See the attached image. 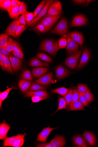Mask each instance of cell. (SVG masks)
Listing matches in <instances>:
<instances>
[{
    "label": "cell",
    "mask_w": 98,
    "mask_h": 147,
    "mask_svg": "<svg viewBox=\"0 0 98 147\" xmlns=\"http://www.w3.org/2000/svg\"><path fill=\"white\" fill-rule=\"evenodd\" d=\"M53 0L46 1L43 7L38 15L30 23L28 24L27 27H32L36 25L39 21L47 14L49 8L54 2Z\"/></svg>",
    "instance_id": "1"
},
{
    "label": "cell",
    "mask_w": 98,
    "mask_h": 147,
    "mask_svg": "<svg viewBox=\"0 0 98 147\" xmlns=\"http://www.w3.org/2000/svg\"><path fill=\"white\" fill-rule=\"evenodd\" d=\"M68 30V21L65 18H62L52 30L51 33L62 36L67 33Z\"/></svg>",
    "instance_id": "2"
},
{
    "label": "cell",
    "mask_w": 98,
    "mask_h": 147,
    "mask_svg": "<svg viewBox=\"0 0 98 147\" xmlns=\"http://www.w3.org/2000/svg\"><path fill=\"white\" fill-rule=\"evenodd\" d=\"M60 16H51L46 15L37 24L38 25L43 24L45 27L44 33H45L50 30L53 25L59 19Z\"/></svg>",
    "instance_id": "3"
},
{
    "label": "cell",
    "mask_w": 98,
    "mask_h": 147,
    "mask_svg": "<svg viewBox=\"0 0 98 147\" xmlns=\"http://www.w3.org/2000/svg\"><path fill=\"white\" fill-rule=\"evenodd\" d=\"M81 50L66 58L64 62L65 64L69 68L75 69L77 66L79 59L81 55Z\"/></svg>",
    "instance_id": "4"
},
{
    "label": "cell",
    "mask_w": 98,
    "mask_h": 147,
    "mask_svg": "<svg viewBox=\"0 0 98 147\" xmlns=\"http://www.w3.org/2000/svg\"><path fill=\"white\" fill-rule=\"evenodd\" d=\"M62 12V4L59 1H55L50 6L46 15L51 16H60Z\"/></svg>",
    "instance_id": "5"
},
{
    "label": "cell",
    "mask_w": 98,
    "mask_h": 147,
    "mask_svg": "<svg viewBox=\"0 0 98 147\" xmlns=\"http://www.w3.org/2000/svg\"><path fill=\"white\" fill-rule=\"evenodd\" d=\"M91 58V52L88 48L85 49L83 52L82 56L77 69H80L86 65Z\"/></svg>",
    "instance_id": "6"
},
{
    "label": "cell",
    "mask_w": 98,
    "mask_h": 147,
    "mask_svg": "<svg viewBox=\"0 0 98 147\" xmlns=\"http://www.w3.org/2000/svg\"><path fill=\"white\" fill-rule=\"evenodd\" d=\"M53 81V74L52 73L50 72L36 80L34 83L42 86H48Z\"/></svg>",
    "instance_id": "7"
},
{
    "label": "cell",
    "mask_w": 98,
    "mask_h": 147,
    "mask_svg": "<svg viewBox=\"0 0 98 147\" xmlns=\"http://www.w3.org/2000/svg\"><path fill=\"white\" fill-rule=\"evenodd\" d=\"M79 46L78 44L70 37L68 39V44L66 47L68 55L70 56L78 51Z\"/></svg>",
    "instance_id": "8"
},
{
    "label": "cell",
    "mask_w": 98,
    "mask_h": 147,
    "mask_svg": "<svg viewBox=\"0 0 98 147\" xmlns=\"http://www.w3.org/2000/svg\"><path fill=\"white\" fill-rule=\"evenodd\" d=\"M88 22V19L84 16L79 15L73 19L71 26L72 27L83 26L87 24Z\"/></svg>",
    "instance_id": "9"
},
{
    "label": "cell",
    "mask_w": 98,
    "mask_h": 147,
    "mask_svg": "<svg viewBox=\"0 0 98 147\" xmlns=\"http://www.w3.org/2000/svg\"><path fill=\"white\" fill-rule=\"evenodd\" d=\"M58 128H52L50 126L44 128L38 135L37 141L40 142H46L47 141L48 137L50 135L51 132L53 130Z\"/></svg>",
    "instance_id": "10"
},
{
    "label": "cell",
    "mask_w": 98,
    "mask_h": 147,
    "mask_svg": "<svg viewBox=\"0 0 98 147\" xmlns=\"http://www.w3.org/2000/svg\"><path fill=\"white\" fill-rule=\"evenodd\" d=\"M33 96L42 98L47 100L49 97V94L46 90H41L36 91H30L26 93L24 97H30Z\"/></svg>",
    "instance_id": "11"
},
{
    "label": "cell",
    "mask_w": 98,
    "mask_h": 147,
    "mask_svg": "<svg viewBox=\"0 0 98 147\" xmlns=\"http://www.w3.org/2000/svg\"><path fill=\"white\" fill-rule=\"evenodd\" d=\"M20 24L18 20L12 22L8 26L6 30L5 34L8 36H13L16 38L15 33Z\"/></svg>",
    "instance_id": "12"
},
{
    "label": "cell",
    "mask_w": 98,
    "mask_h": 147,
    "mask_svg": "<svg viewBox=\"0 0 98 147\" xmlns=\"http://www.w3.org/2000/svg\"><path fill=\"white\" fill-rule=\"evenodd\" d=\"M11 64L14 72L19 71L21 68L22 62L17 57L13 55H10L9 56Z\"/></svg>",
    "instance_id": "13"
},
{
    "label": "cell",
    "mask_w": 98,
    "mask_h": 147,
    "mask_svg": "<svg viewBox=\"0 0 98 147\" xmlns=\"http://www.w3.org/2000/svg\"><path fill=\"white\" fill-rule=\"evenodd\" d=\"M56 77L58 79L65 78L70 74L69 70L62 65H59L57 67L55 70Z\"/></svg>",
    "instance_id": "14"
},
{
    "label": "cell",
    "mask_w": 98,
    "mask_h": 147,
    "mask_svg": "<svg viewBox=\"0 0 98 147\" xmlns=\"http://www.w3.org/2000/svg\"><path fill=\"white\" fill-rule=\"evenodd\" d=\"M50 143L52 147H62L65 145L66 142L64 137L56 135Z\"/></svg>",
    "instance_id": "15"
},
{
    "label": "cell",
    "mask_w": 98,
    "mask_h": 147,
    "mask_svg": "<svg viewBox=\"0 0 98 147\" xmlns=\"http://www.w3.org/2000/svg\"><path fill=\"white\" fill-rule=\"evenodd\" d=\"M82 136L85 142L90 146H94L96 144V138L95 135L92 133L86 131Z\"/></svg>",
    "instance_id": "16"
},
{
    "label": "cell",
    "mask_w": 98,
    "mask_h": 147,
    "mask_svg": "<svg viewBox=\"0 0 98 147\" xmlns=\"http://www.w3.org/2000/svg\"><path fill=\"white\" fill-rule=\"evenodd\" d=\"M26 133L24 134H19L13 137H8L7 136L4 140L3 147L8 146H13L15 141L19 138L25 136Z\"/></svg>",
    "instance_id": "17"
},
{
    "label": "cell",
    "mask_w": 98,
    "mask_h": 147,
    "mask_svg": "<svg viewBox=\"0 0 98 147\" xmlns=\"http://www.w3.org/2000/svg\"><path fill=\"white\" fill-rule=\"evenodd\" d=\"M69 36L70 37L78 44L81 46H82L84 42V38L81 33L78 32H73L70 33Z\"/></svg>",
    "instance_id": "18"
},
{
    "label": "cell",
    "mask_w": 98,
    "mask_h": 147,
    "mask_svg": "<svg viewBox=\"0 0 98 147\" xmlns=\"http://www.w3.org/2000/svg\"><path fill=\"white\" fill-rule=\"evenodd\" d=\"M11 127L5 122L0 125V139L4 140L7 136V133Z\"/></svg>",
    "instance_id": "19"
},
{
    "label": "cell",
    "mask_w": 98,
    "mask_h": 147,
    "mask_svg": "<svg viewBox=\"0 0 98 147\" xmlns=\"http://www.w3.org/2000/svg\"><path fill=\"white\" fill-rule=\"evenodd\" d=\"M72 141L74 144L77 145L78 147H88L85 140L80 135H78L73 137L72 138Z\"/></svg>",
    "instance_id": "20"
},
{
    "label": "cell",
    "mask_w": 98,
    "mask_h": 147,
    "mask_svg": "<svg viewBox=\"0 0 98 147\" xmlns=\"http://www.w3.org/2000/svg\"><path fill=\"white\" fill-rule=\"evenodd\" d=\"M32 83L31 81L20 80L19 82V86L21 91L26 92L31 86Z\"/></svg>",
    "instance_id": "21"
},
{
    "label": "cell",
    "mask_w": 98,
    "mask_h": 147,
    "mask_svg": "<svg viewBox=\"0 0 98 147\" xmlns=\"http://www.w3.org/2000/svg\"><path fill=\"white\" fill-rule=\"evenodd\" d=\"M3 56L5 71L11 74H13L14 71L12 67L9 57L8 56H5L3 55Z\"/></svg>",
    "instance_id": "22"
},
{
    "label": "cell",
    "mask_w": 98,
    "mask_h": 147,
    "mask_svg": "<svg viewBox=\"0 0 98 147\" xmlns=\"http://www.w3.org/2000/svg\"><path fill=\"white\" fill-rule=\"evenodd\" d=\"M48 71L49 69L46 68H37L32 70V73L34 77H39L45 74Z\"/></svg>",
    "instance_id": "23"
},
{
    "label": "cell",
    "mask_w": 98,
    "mask_h": 147,
    "mask_svg": "<svg viewBox=\"0 0 98 147\" xmlns=\"http://www.w3.org/2000/svg\"><path fill=\"white\" fill-rule=\"evenodd\" d=\"M85 111L84 106L79 100H78L71 106H69L67 108V111Z\"/></svg>",
    "instance_id": "24"
},
{
    "label": "cell",
    "mask_w": 98,
    "mask_h": 147,
    "mask_svg": "<svg viewBox=\"0 0 98 147\" xmlns=\"http://www.w3.org/2000/svg\"><path fill=\"white\" fill-rule=\"evenodd\" d=\"M30 65L32 67H48V64L43 62L40 60L34 58L32 59L30 61Z\"/></svg>",
    "instance_id": "25"
},
{
    "label": "cell",
    "mask_w": 98,
    "mask_h": 147,
    "mask_svg": "<svg viewBox=\"0 0 98 147\" xmlns=\"http://www.w3.org/2000/svg\"><path fill=\"white\" fill-rule=\"evenodd\" d=\"M21 2L19 1L17 5L9 13V18L14 20L17 19L19 15V7Z\"/></svg>",
    "instance_id": "26"
},
{
    "label": "cell",
    "mask_w": 98,
    "mask_h": 147,
    "mask_svg": "<svg viewBox=\"0 0 98 147\" xmlns=\"http://www.w3.org/2000/svg\"><path fill=\"white\" fill-rule=\"evenodd\" d=\"M58 49V44H56L52 46L43 48L41 50L44 51L52 55L55 56L56 55Z\"/></svg>",
    "instance_id": "27"
},
{
    "label": "cell",
    "mask_w": 98,
    "mask_h": 147,
    "mask_svg": "<svg viewBox=\"0 0 98 147\" xmlns=\"http://www.w3.org/2000/svg\"><path fill=\"white\" fill-rule=\"evenodd\" d=\"M57 44L56 41L52 39H48L45 40L41 43L40 47V49H41L52 46Z\"/></svg>",
    "instance_id": "28"
},
{
    "label": "cell",
    "mask_w": 98,
    "mask_h": 147,
    "mask_svg": "<svg viewBox=\"0 0 98 147\" xmlns=\"http://www.w3.org/2000/svg\"><path fill=\"white\" fill-rule=\"evenodd\" d=\"M11 5V0H1L0 7L1 9L7 12Z\"/></svg>",
    "instance_id": "29"
},
{
    "label": "cell",
    "mask_w": 98,
    "mask_h": 147,
    "mask_svg": "<svg viewBox=\"0 0 98 147\" xmlns=\"http://www.w3.org/2000/svg\"><path fill=\"white\" fill-rule=\"evenodd\" d=\"M69 89L64 87H61L56 89H53L51 92L53 93H57L59 95L64 96L67 94Z\"/></svg>",
    "instance_id": "30"
},
{
    "label": "cell",
    "mask_w": 98,
    "mask_h": 147,
    "mask_svg": "<svg viewBox=\"0 0 98 147\" xmlns=\"http://www.w3.org/2000/svg\"><path fill=\"white\" fill-rule=\"evenodd\" d=\"M8 41V35L2 34L0 35V47H6Z\"/></svg>",
    "instance_id": "31"
},
{
    "label": "cell",
    "mask_w": 98,
    "mask_h": 147,
    "mask_svg": "<svg viewBox=\"0 0 98 147\" xmlns=\"http://www.w3.org/2000/svg\"><path fill=\"white\" fill-rule=\"evenodd\" d=\"M73 91L72 89H70L69 90L66 94L64 96L66 103V108L67 109L72 101Z\"/></svg>",
    "instance_id": "32"
},
{
    "label": "cell",
    "mask_w": 98,
    "mask_h": 147,
    "mask_svg": "<svg viewBox=\"0 0 98 147\" xmlns=\"http://www.w3.org/2000/svg\"><path fill=\"white\" fill-rule=\"evenodd\" d=\"M46 89V88L43 86L36 84H33L30 87L29 89L26 92V93L30 91H36L44 90Z\"/></svg>",
    "instance_id": "33"
},
{
    "label": "cell",
    "mask_w": 98,
    "mask_h": 147,
    "mask_svg": "<svg viewBox=\"0 0 98 147\" xmlns=\"http://www.w3.org/2000/svg\"><path fill=\"white\" fill-rule=\"evenodd\" d=\"M27 27L26 26L22 24L21 23L18 27L15 33L16 37L17 39L19 38L21 34L27 29Z\"/></svg>",
    "instance_id": "34"
},
{
    "label": "cell",
    "mask_w": 98,
    "mask_h": 147,
    "mask_svg": "<svg viewBox=\"0 0 98 147\" xmlns=\"http://www.w3.org/2000/svg\"><path fill=\"white\" fill-rule=\"evenodd\" d=\"M15 89L16 88L13 86L11 88H8L7 90L3 92H1L0 93V101L3 102L7 97L10 91L12 89Z\"/></svg>",
    "instance_id": "35"
},
{
    "label": "cell",
    "mask_w": 98,
    "mask_h": 147,
    "mask_svg": "<svg viewBox=\"0 0 98 147\" xmlns=\"http://www.w3.org/2000/svg\"><path fill=\"white\" fill-rule=\"evenodd\" d=\"M58 100L59 104L58 109L54 114L60 110L66 108V103L64 98L60 97Z\"/></svg>",
    "instance_id": "36"
},
{
    "label": "cell",
    "mask_w": 98,
    "mask_h": 147,
    "mask_svg": "<svg viewBox=\"0 0 98 147\" xmlns=\"http://www.w3.org/2000/svg\"><path fill=\"white\" fill-rule=\"evenodd\" d=\"M21 77L26 81H32L33 80L31 73L29 70L24 71L21 75Z\"/></svg>",
    "instance_id": "37"
},
{
    "label": "cell",
    "mask_w": 98,
    "mask_h": 147,
    "mask_svg": "<svg viewBox=\"0 0 98 147\" xmlns=\"http://www.w3.org/2000/svg\"><path fill=\"white\" fill-rule=\"evenodd\" d=\"M37 57L40 59L46 62H51L52 61V59L50 57L43 53L41 52L38 53L37 55Z\"/></svg>",
    "instance_id": "38"
},
{
    "label": "cell",
    "mask_w": 98,
    "mask_h": 147,
    "mask_svg": "<svg viewBox=\"0 0 98 147\" xmlns=\"http://www.w3.org/2000/svg\"><path fill=\"white\" fill-rule=\"evenodd\" d=\"M80 93L76 88L73 90L72 101L69 106H71L76 102L79 100Z\"/></svg>",
    "instance_id": "39"
},
{
    "label": "cell",
    "mask_w": 98,
    "mask_h": 147,
    "mask_svg": "<svg viewBox=\"0 0 98 147\" xmlns=\"http://www.w3.org/2000/svg\"><path fill=\"white\" fill-rule=\"evenodd\" d=\"M68 44L67 38L65 37L60 38L58 42V49L66 48Z\"/></svg>",
    "instance_id": "40"
},
{
    "label": "cell",
    "mask_w": 98,
    "mask_h": 147,
    "mask_svg": "<svg viewBox=\"0 0 98 147\" xmlns=\"http://www.w3.org/2000/svg\"><path fill=\"white\" fill-rule=\"evenodd\" d=\"M83 94L89 103L93 101L94 97L90 89Z\"/></svg>",
    "instance_id": "41"
},
{
    "label": "cell",
    "mask_w": 98,
    "mask_h": 147,
    "mask_svg": "<svg viewBox=\"0 0 98 147\" xmlns=\"http://www.w3.org/2000/svg\"><path fill=\"white\" fill-rule=\"evenodd\" d=\"M46 1L43 0L40 3V4L36 7L34 12V17L35 18L37 16L39 13L41 11Z\"/></svg>",
    "instance_id": "42"
},
{
    "label": "cell",
    "mask_w": 98,
    "mask_h": 147,
    "mask_svg": "<svg viewBox=\"0 0 98 147\" xmlns=\"http://www.w3.org/2000/svg\"><path fill=\"white\" fill-rule=\"evenodd\" d=\"M77 88L79 93L82 94H83L89 90L86 85L83 84H78L77 86Z\"/></svg>",
    "instance_id": "43"
},
{
    "label": "cell",
    "mask_w": 98,
    "mask_h": 147,
    "mask_svg": "<svg viewBox=\"0 0 98 147\" xmlns=\"http://www.w3.org/2000/svg\"><path fill=\"white\" fill-rule=\"evenodd\" d=\"M14 40L11 37L8 38V41L6 49L9 52H11L13 51V46Z\"/></svg>",
    "instance_id": "44"
},
{
    "label": "cell",
    "mask_w": 98,
    "mask_h": 147,
    "mask_svg": "<svg viewBox=\"0 0 98 147\" xmlns=\"http://www.w3.org/2000/svg\"><path fill=\"white\" fill-rule=\"evenodd\" d=\"M34 12L27 11L25 15L26 22L27 24H28L34 18Z\"/></svg>",
    "instance_id": "45"
},
{
    "label": "cell",
    "mask_w": 98,
    "mask_h": 147,
    "mask_svg": "<svg viewBox=\"0 0 98 147\" xmlns=\"http://www.w3.org/2000/svg\"><path fill=\"white\" fill-rule=\"evenodd\" d=\"M27 9V6L25 3L21 2L19 7V15H22L25 13Z\"/></svg>",
    "instance_id": "46"
},
{
    "label": "cell",
    "mask_w": 98,
    "mask_h": 147,
    "mask_svg": "<svg viewBox=\"0 0 98 147\" xmlns=\"http://www.w3.org/2000/svg\"><path fill=\"white\" fill-rule=\"evenodd\" d=\"M24 137H22L18 139L14 143L13 147H20L22 146L24 142Z\"/></svg>",
    "instance_id": "47"
},
{
    "label": "cell",
    "mask_w": 98,
    "mask_h": 147,
    "mask_svg": "<svg viewBox=\"0 0 98 147\" xmlns=\"http://www.w3.org/2000/svg\"><path fill=\"white\" fill-rule=\"evenodd\" d=\"M13 51L15 52H23L22 48L19 43L15 41L13 44Z\"/></svg>",
    "instance_id": "48"
},
{
    "label": "cell",
    "mask_w": 98,
    "mask_h": 147,
    "mask_svg": "<svg viewBox=\"0 0 98 147\" xmlns=\"http://www.w3.org/2000/svg\"><path fill=\"white\" fill-rule=\"evenodd\" d=\"M34 30L40 33L44 32L45 31V27L42 24H40L37 25L34 28Z\"/></svg>",
    "instance_id": "49"
},
{
    "label": "cell",
    "mask_w": 98,
    "mask_h": 147,
    "mask_svg": "<svg viewBox=\"0 0 98 147\" xmlns=\"http://www.w3.org/2000/svg\"><path fill=\"white\" fill-rule=\"evenodd\" d=\"M79 100L83 105L85 107H88L89 103L86 100L83 94L80 93Z\"/></svg>",
    "instance_id": "50"
},
{
    "label": "cell",
    "mask_w": 98,
    "mask_h": 147,
    "mask_svg": "<svg viewBox=\"0 0 98 147\" xmlns=\"http://www.w3.org/2000/svg\"><path fill=\"white\" fill-rule=\"evenodd\" d=\"M27 12V11L25 13H24L23 14H22L18 19H17L20 23L26 26L27 25V23L26 22L25 15Z\"/></svg>",
    "instance_id": "51"
},
{
    "label": "cell",
    "mask_w": 98,
    "mask_h": 147,
    "mask_svg": "<svg viewBox=\"0 0 98 147\" xmlns=\"http://www.w3.org/2000/svg\"><path fill=\"white\" fill-rule=\"evenodd\" d=\"M11 53L19 59H22L24 57V55L23 52H15L13 51L11 52Z\"/></svg>",
    "instance_id": "52"
},
{
    "label": "cell",
    "mask_w": 98,
    "mask_h": 147,
    "mask_svg": "<svg viewBox=\"0 0 98 147\" xmlns=\"http://www.w3.org/2000/svg\"><path fill=\"white\" fill-rule=\"evenodd\" d=\"M19 2V1L17 0H11V5L8 11V13H10L12 9L17 5Z\"/></svg>",
    "instance_id": "53"
},
{
    "label": "cell",
    "mask_w": 98,
    "mask_h": 147,
    "mask_svg": "<svg viewBox=\"0 0 98 147\" xmlns=\"http://www.w3.org/2000/svg\"><path fill=\"white\" fill-rule=\"evenodd\" d=\"M0 52L3 55L6 56H9L11 54V52H9L6 50V47H0Z\"/></svg>",
    "instance_id": "54"
},
{
    "label": "cell",
    "mask_w": 98,
    "mask_h": 147,
    "mask_svg": "<svg viewBox=\"0 0 98 147\" xmlns=\"http://www.w3.org/2000/svg\"><path fill=\"white\" fill-rule=\"evenodd\" d=\"M36 147H52L50 143L39 144H36Z\"/></svg>",
    "instance_id": "55"
},
{
    "label": "cell",
    "mask_w": 98,
    "mask_h": 147,
    "mask_svg": "<svg viewBox=\"0 0 98 147\" xmlns=\"http://www.w3.org/2000/svg\"><path fill=\"white\" fill-rule=\"evenodd\" d=\"M31 99L33 103L38 102L44 99L42 98L36 96L32 97Z\"/></svg>",
    "instance_id": "56"
},
{
    "label": "cell",
    "mask_w": 98,
    "mask_h": 147,
    "mask_svg": "<svg viewBox=\"0 0 98 147\" xmlns=\"http://www.w3.org/2000/svg\"><path fill=\"white\" fill-rule=\"evenodd\" d=\"M0 65L1 66L2 70L4 71H5L3 55L1 52L0 53Z\"/></svg>",
    "instance_id": "57"
},
{
    "label": "cell",
    "mask_w": 98,
    "mask_h": 147,
    "mask_svg": "<svg viewBox=\"0 0 98 147\" xmlns=\"http://www.w3.org/2000/svg\"><path fill=\"white\" fill-rule=\"evenodd\" d=\"M73 2L77 4H85L87 2V1L85 0H75V1H72Z\"/></svg>",
    "instance_id": "58"
},
{
    "label": "cell",
    "mask_w": 98,
    "mask_h": 147,
    "mask_svg": "<svg viewBox=\"0 0 98 147\" xmlns=\"http://www.w3.org/2000/svg\"><path fill=\"white\" fill-rule=\"evenodd\" d=\"M93 1H87V3H87L86 5H88L89 3H91Z\"/></svg>",
    "instance_id": "59"
}]
</instances>
